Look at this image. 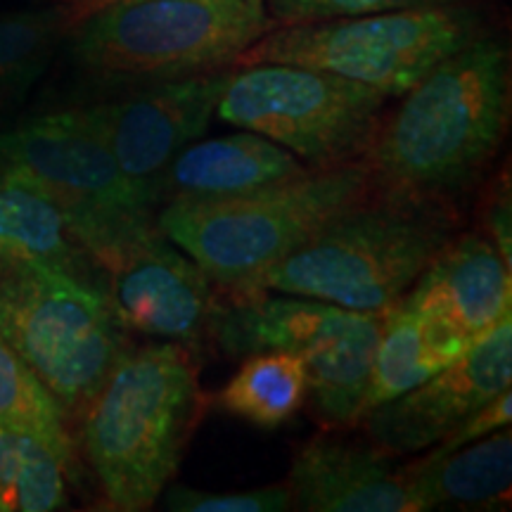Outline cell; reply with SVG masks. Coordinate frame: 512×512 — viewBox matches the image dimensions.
I'll use <instances>...</instances> for the list:
<instances>
[{
  "label": "cell",
  "mask_w": 512,
  "mask_h": 512,
  "mask_svg": "<svg viewBox=\"0 0 512 512\" xmlns=\"http://www.w3.org/2000/svg\"><path fill=\"white\" fill-rule=\"evenodd\" d=\"M384 110L361 162L377 188L460 207L501 150L510 121V55L494 36L441 60Z\"/></svg>",
  "instance_id": "obj_1"
},
{
  "label": "cell",
  "mask_w": 512,
  "mask_h": 512,
  "mask_svg": "<svg viewBox=\"0 0 512 512\" xmlns=\"http://www.w3.org/2000/svg\"><path fill=\"white\" fill-rule=\"evenodd\" d=\"M204 411L195 354L176 342L126 347L79 413L81 448L119 512L152 510L174 482Z\"/></svg>",
  "instance_id": "obj_2"
},
{
  "label": "cell",
  "mask_w": 512,
  "mask_h": 512,
  "mask_svg": "<svg viewBox=\"0 0 512 512\" xmlns=\"http://www.w3.org/2000/svg\"><path fill=\"white\" fill-rule=\"evenodd\" d=\"M460 207L377 188L332 214L247 290L384 313L406 297L460 226Z\"/></svg>",
  "instance_id": "obj_3"
},
{
  "label": "cell",
  "mask_w": 512,
  "mask_h": 512,
  "mask_svg": "<svg viewBox=\"0 0 512 512\" xmlns=\"http://www.w3.org/2000/svg\"><path fill=\"white\" fill-rule=\"evenodd\" d=\"M275 27L266 0H119L67 36L86 74L145 86L230 69Z\"/></svg>",
  "instance_id": "obj_4"
},
{
  "label": "cell",
  "mask_w": 512,
  "mask_h": 512,
  "mask_svg": "<svg viewBox=\"0 0 512 512\" xmlns=\"http://www.w3.org/2000/svg\"><path fill=\"white\" fill-rule=\"evenodd\" d=\"M370 185L366 164L351 162L228 200L166 202L155 223L211 283L247 290Z\"/></svg>",
  "instance_id": "obj_5"
},
{
  "label": "cell",
  "mask_w": 512,
  "mask_h": 512,
  "mask_svg": "<svg viewBox=\"0 0 512 512\" xmlns=\"http://www.w3.org/2000/svg\"><path fill=\"white\" fill-rule=\"evenodd\" d=\"M382 313L271 290H216L209 342L226 356L292 351L309 373L313 411L328 427L349 430L366 411Z\"/></svg>",
  "instance_id": "obj_6"
},
{
  "label": "cell",
  "mask_w": 512,
  "mask_h": 512,
  "mask_svg": "<svg viewBox=\"0 0 512 512\" xmlns=\"http://www.w3.org/2000/svg\"><path fill=\"white\" fill-rule=\"evenodd\" d=\"M479 34H484L482 15L465 3L337 17L275 27L238 55L233 67L299 64L401 98Z\"/></svg>",
  "instance_id": "obj_7"
},
{
  "label": "cell",
  "mask_w": 512,
  "mask_h": 512,
  "mask_svg": "<svg viewBox=\"0 0 512 512\" xmlns=\"http://www.w3.org/2000/svg\"><path fill=\"white\" fill-rule=\"evenodd\" d=\"M0 332L67 418H79L128 347L105 285L53 266L0 278Z\"/></svg>",
  "instance_id": "obj_8"
},
{
  "label": "cell",
  "mask_w": 512,
  "mask_h": 512,
  "mask_svg": "<svg viewBox=\"0 0 512 512\" xmlns=\"http://www.w3.org/2000/svg\"><path fill=\"white\" fill-rule=\"evenodd\" d=\"M387 100L373 86L325 69L264 62L230 67L216 117L273 140L318 171L361 162Z\"/></svg>",
  "instance_id": "obj_9"
},
{
  "label": "cell",
  "mask_w": 512,
  "mask_h": 512,
  "mask_svg": "<svg viewBox=\"0 0 512 512\" xmlns=\"http://www.w3.org/2000/svg\"><path fill=\"white\" fill-rule=\"evenodd\" d=\"M0 169L29 178L46 192L93 264L155 223V195L126 176L69 110L38 114L0 133Z\"/></svg>",
  "instance_id": "obj_10"
},
{
  "label": "cell",
  "mask_w": 512,
  "mask_h": 512,
  "mask_svg": "<svg viewBox=\"0 0 512 512\" xmlns=\"http://www.w3.org/2000/svg\"><path fill=\"white\" fill-rule=\"evenodd\" d=\"M95 266L126 330L183 344L192 354L209 342L214 283L157 223L121 240Z\"/></svg>",
  "instance_id": "obj_11"
},
{
  "label": "cell",
  "mask_w": 512,
  "mask_h": 512,
  "mask_svg": "<svg viewBox=\"0 0 512 512\" xmlns=\"http://www.w3.org/2000/svg\"><path fill=\"white\" fill-rule=\"evenodd\" d=\"M228 74L230 69H219L145 83L69 112L107 147L124 174L145 185L157 200V178L185 145L207 133Z\"/></svg>",
  "instance_id": "obj_12"
},
{
  "label": "cell",
  "mask_w": 512,
  "mask_h": 512,
  "mask_svg": "<svg viewBox=\"0 0 512 512\" xmlns=\"http://www.w3.org/2000/svg\"><path fill=\"white\" fill-rule=\"evenodd\" d=\"M512 323L503 318L458 361L399 399L363 413L366 437L394 456H415L437 446L477 408L510 389Z\"/></svg>",
  "instance_id": "obj_13"
},
{
  "label": "cell",
  "mask_w": 512,
  "mask_h": 512,
  "mask_svg": "<svg viewBox=\"0 0 512 512\" xmlns=\"http://www.w3.org/2000/svg\"><path fill=\"white\" fill-rule=\"evenodd\" d=\"M285 484L292 510L418 512L399 456L337 427L313 434L299 448Z\"/></svg>",
  "instance_id": "obj_14"
},
{
  "label": "cell",
  "mask_w": 512,
  "mask_h": 512,
  "mask_svg": "<svg viewBox=\"0 0 512 512\" xmlns=\"http://www.w3.org/2000/svg\"><path fill=\"white\" fill-rule=\"evenodd\" d=\"M510 266L482 230L456 233L401 302L477 342L510 316Z\"/></svg>",
  "instance_id": "obj_15"
},
{
  "label": "cell",
  "mask_w": 512,
  "mask_h": 512,
  "mask_svg": "<svg viewBox=\"0 0 512 512\" xmlns=\"http://www.w3.org/2000/svg\"><path fill=\"white\" fill-rule=\"evenodd\" d=\"M290 150L259 133L242 131L185 145L157 178V204L211 202L271 188L309 174Z\"/></svg>",
  "instance_id": "obj_16"
},
{
  "label": "cell",
  "mask_w": 512,
  "mask_h": 512,
  "mask_svg": "<svg viewBox=\"0 0 512 512\" xmlns=\"http://www.w3.org/2000/svg\"><path fill=\"white\" fill-rule=\"evenodd\" d=\"M53 266L102 283L62 209L29 178L0 169V278Z\"/></svg>",
  "instance_id": "obj_17"
},
{
  "label": "cell",
  "mask_w": 512,
  "mask_h": 512,
  "mask_svg": "<svg viewBox=\"0 0 512 512\" xmlns=\"http://www.w3.org/2000/svg\"><path fill=\"white\" fill-rule=\"evenodd\" d=\"M425 453V451H422ZM418 512L425 510H508L512 491L510 427L460 446L444 456L403 463Z\"/></svg>",
  "instance_id": "obj_18"
},
{
  "label": "cell",
  "mask_w": 512,
  "mask_h": 512,
  "mask_svg": "<svg viewBox=\"0 0 512 512\" xmlns=\"http://www.w3.org/2000/svg\"><path fill=\"white\" fill-rule=\"evenodd\" d=\"M470 347L472 342L441 320L425 316L403 302L392 306L382 313L363 413L411 392L458 361Z\"/></svg>",
  "instance_id": "obj_19"
},
{
  "label": "cell",
  "mask_w": 512,
  "mask_h": 512,
  "mask_svg": "<svg viewBox=\"0 0 512 512\" xmlns=\"http://www.w3.org/2000/svg\"><path fill=\"white\" fill-rule=\"evenodd\" d=\"M309 399V373L292 351H254L245 356L219 392L223 413L261 427L278 430L304 408Z\"/></svg>",
  "instance_id": "obj_20"
},
{
  "label": "cell",
  "mask_w": 512,
  "mask_h": 512,
  "mask_svg": "<svg viewBox=\"0 0 512 512\" xmlns=\"http://www.w3.org/2000/svg\"><path fill=\"white\" fill-rule=\"evenodd\" d=\"M69 475V467L46 441L0 425V512L67 508Z\"/></svg>",
  "instance_id": "obj_21"
},
{
  "label": "cell",
  "mask_w": 512,
  "mask_h": 512,
  "mask_svg": "<svg viewBox=\"0 0 512 512\" xmlns=\"http://www.w3.org/2000/svg\"><path fill=\"white\" fill-rule=\"evenodd\" d=\"M0 425L24 430L46 441L74 475L76 444L69 434L67 415L41 380L31 373L24 358L12 349L3 332H0Z\"/></svg>",
  "instance_id": "obj_22"
},
{
  "label": "cell",
  "mask_w": 512,
  "mask_h": 512,
  "mask_svg": "<svg viewBox=\"0 0 512 512\" xmlns=\"http://www.w3.org/2000/svg\"><path fill=\"white\" fill-rule=\"evenodd\" d=\"M67 36L60 10L0 12V100L19 98L41 79Z\"/></svg>",
  "instance_id": "obj_23"
},
{
  "label": "cell",
  "mask_w": 512,
  "mask_h": 512,
  "mask_svg": "<svg viewBox=\"0 0 512 512\" xmlns=\"http://www.w3.org/2000/svg\"><path fill=\"white\" fill-rule=\"evenodd\" d=\"M171 512H285L292 510L290 486L268 484L249 491H202L185 484H169L159 496Z\"/></svg>",
  "instance_id": "obj_24"
},
{
  "label": "cell",
  "mask_w": 512,
  "mask_h": 512,
  "mask_svg": "<svg viewBox=\"0 0 512 512\" xmlns=\"http://www.w3.org/2000/svg\"><path fill=\"white\" fill-rule=\"evenodd\" d=\"M463 3V0H266L268 15L278 27L285 24L323 22L337 17L375 15V12L432 8V5Z\"/></svg>",
  "instance_id": "obj_25"
},
{
  "label": "cell",
  "mask_w": 512,
  "mask_h": 512,
  "mask_svg": "<svg viewBox=\"0 0 512 512\" xmlns=\"http://www.w3.org/2000/svg\"><path fill=\"white\" fill-rule=\"evenodd\" d=\"M510 420H512V396H510V389H505V392L496 394L494 399L486 401L482 408H477L470 418H465L463 425L456 427L448 437L441 439L437 446L427 448V456H434V458L444 456V453L456 451L460 446H467L472 444V441L484 439L486 434L503 430V427H510Z\"/></svg>",
  "instance_id": "obj_26"
},
{
  "label": "cell",
  "mask_w": 512,
  "mask_h": 512,
  "mask_svg": "<svg viewBox=\"0 0 512 512\" xmlns=\"http://www.w3.org/2000/svg\"><path fill=\"white\" fill-rule=\"evenodd\" d=\"M512 202H510V183L508 176L503 183H496L491 190L489 202H486L484 211V230L482 233L498 247L503 259L512 264Z\"/></svg>",
  "instance_id": "obj_27"
},
{
  "label": "cell",
  "mask_w": 512,
  "mask_h": 512,
  "mask_svg": "<svg viewBox=\"0 0 512 512\" xmlns=\"http://www.w3.org/2000/svg\"><path fill=\"white\" fill-rule=\"evenodd\" d=\"M112 3H119V0H57L55 8L60 10L62 24L69 34L76 24H81L83 19L91 17L93 12L107 8V5Z\"/></svg>",
  "instance_id": "obj_28"
}]
</instances>
